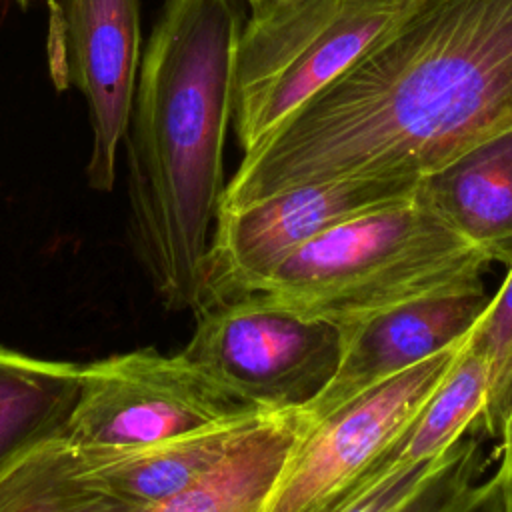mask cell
I'll return each mask as SVG.
<instances>
[{
    "label": "cell",
    "mask_w": 512,
    "mask_h": 512,
    "mask_svg": "<svg viewBox=\"0 0 512 512\" xmlns=\"http://www.w3.org/2000/svg\"><path fill=\"white\" fill-rule=\"evenodd\" d=\"M512 126V0H412L224 186L218 212L342 178L422 180Z\"/></svg>",
    "instance_id": "1"
},
{
    "label": "cell",
    "mask_w": 512,
    "mask_h": 512,
    "mask_svg": "<svg viewBox=\"0 0 512 512\" xmlns=\"http://www.w3.org/2000/svg\"><path fill=\"white\" fill-rule=\"evenodd\" d=\"M240 22L232 0H164L124 134L128 234L172 312L200 304L224 192Z\"/></svg>",
    "instance_id": "2"
},
{
    "label": "cell",
    "mask_w": 512,
    "mask_h": 512,
    "mask_svg": "<svg viewBox=\"0 0 512 512\" xmlns=\"http://www.w3.org/2000/svg\"><path fill=\"white\" fill-rule=\"evenodd\" d=\"M490 266L416 192L310 240L256 294L346 334L396 308L480 288Z\"/></svg>",
    "instance_id": "3"
},
{
    "label": "cell",
    "mask_w": 512,
    "mask_h": 512,
    "mask_svg": "<svg viewBox=\"0 0 512 512\" xmlns=\"http://www.w3.org/2000/svg\"><path fill=\"white\" fill-rule=\"evenodd\" d=\"M412 0H280L252 10L234 58L242 154L342 74Z\"/></svg>",
    "instance_id": "4"
},
{
    "label": "cell",
    "mask_w": 512,
    "mask_h": 512,
    "mask_svg": "<svg viewBox=\"0 0 512 512\" xmlns=\"http://www.w3.org/2000/svg\"><path fill=\"white\" fill-rule=\"evenodd\" d=\"M180 354L234 404L306 406L336 370L342 332L290 312L264 294L202 306Z\"/></svg>",
    "instance_id": "5"
},
{
    "label": "cell",
    "mask_w": 512,
    "mask_h": 512,
    "mask_svg": "<svg viewBox=\"0 0 512 512\" xmlns=\"http://www.w3.org/2000/svg\"><path fill=\"white\" fill-rule=\"evenodd\" d=\"M418 184L414 178H342L294 186L218 212L198 308L260 292L268 276L304 244L348 220L414 198Z\"/></svg>",
    "instance_id": "6"
},
{
    "label": "cell",
    "mask_w": 512,
    "mask_h": 512,
    "mask_svg": "<svg viewBox=\"0 0 512 512\" xmlns=\"http://www.w3.org/2000/svg\"><path fill=\"white\" fill-rule=\"evenodd\" d=\"M462 340L314 420L278 474L262 512L336 508L438 390Z\"/></svg>",
    "instance_id": "7"
},
{
    "label": "cell",
    "mask_w": 512,
    "mask_h": 512,
    "mask_svg": "<svg viewBox=\"0 0 512 512\" xmlns=\"http://www.w3.org/2000/svg\"><path fill=\"white\" fill-rule=\"evenodd\" d=\"M256 412L216 390L180 352L138 348L82 364L62 436L76 446L148 444Z\"/></svg>",
    "instance_id": "8"
},
{
    "label": "cell",
    "mask_w": 512,
    "mask_h": 512,
    "mask_svg": "<svg viewBox=\"0 0 512 512\" xmlns=\"http://www.w3.org/2000/svg\"><path fill=\"white\" fill-rule=\"evenodd\" d=\"M68 82L88 104V186L110 192L134 100L140 60V0H62Z\"/></svg>",
    "instance_id": "9"
},
{
    "label": "cell",
    "mask_w": 512,
    "mask_h": 512,
    "mask_svg": "<svg viewBox=\"0 0 512 512\" xmlns=\"http://www.w3.org/2000/svg\"><path fill=\"white\" fill-rule=\"evenodd\" d=\"M484 286L414 302L342 334L334 374L302 410L320 420L366 390L458 344L484 312Z\"/></svg>",
    "instance_id": "10"
},
{
    "label": "cell",
    "mask_w": 512,
    "mask_h": 512,
    "mask_svg": "<svg viewBox=\"0 0 512 512\" xmlns=\"http://www.w3.org/2000/svg\"><path fill=\"white\" fill-rule=\"evenodd\" d=\"M264 412H246L174 438L134 446H76L88 478L116 496L150 508L208 474Z\"/></svg>",
    "instance_id": "11"
},
{
    "label": "cell",
    "mask_w": 512,
    "mask_h": 512,
    "mask_svg": "<svg viewBox=\"0 0 512 512\" xmlns=\"http://www.w3.org/2000/svg\"><path fill=\"white\" fill-rule=\"evenodd\" d=\"M418 196L492 264H512V126L424 176Z\"/></svg>",
    "instance_id": "12"
},
{
    "label": "cell",
    "mask_w": 512,
    "mask_h": 512,
    "mask_svg": "<svg viewBox=\"0 0 512 512\" xmlns=\"http://www.w3.org/2000/svg\"><path fill=\"white\" fill-rule=\"evenodd\" d=\"M310 424L302 408L264 412L208 474L146 512H262L278 474Z\"/></svg>",
    "instance_id": "13"
},
{
    "label": "cell",
    "mask_w": 512,
    "mask_h": 512,
    "mask_svg": "<svg viewBox=\"0 0 512 512\" xmlns=\"http://www.w3.org/2000/svg\"><path fill=\"white\" fill-rule=\"evenodd\" d=\"M484 400L486 364L466 334L444 382L350 494L400 470L438 460L478 424Z\"/></svg>",
    "instance_id": "14"
},
{
    "label": "cell",
    "mask_w": 512,
    "mask_h": 512,
    "mask_svg": "<svg viewBox=\"0 0 512 512\" xmlns=\"http://www.w3.org/2000/svg\"><path fill=\"white\" fill-rule=\"evenodd\" d=\"M82 364L0 346V468L62 432L80 388Z\"/></svg>",
    "instance_id": "15"
},
{
    "label": "cell",
    "mask_w": 512,
    "mask_h": 512,
    "mask_svg": "<svg viewBox=\"0 0 512 512\" xmlns=\"http://www.w3.org/2000/svg\"><path fill=\"white\" fill-rule=\"evenodd\" d=\"M0 512H146L86 476L62 434L16 454L0 468Z\"/></svg>",
    "instance_id": "16"
},
{
    "label": "cell",
    "mask_w": 512,
    "mask_h": 512,
    "mask_svg": "<svg viewBox=\"0 0 512 512\" xmlns=\"http://www.w3.org/2000/svg\"><path fill=\"white\" fill-rule=\"evenodd\" d=\"M400 512H512V456L476 424Z\"/></svg>",
    "instance_id": "17"
},
{
    "label": "cell",
    "mask_w": 512,
    "mask_h": 512,
    "mask_svg": "<svg viewBox=\"0 0 512 512\" xmlns=\"http://www.w3.org/2000/svg\"><path fill=\"white\" fill-rule=\"evenodd\" d=\"M468 340L486 364V400L478 428L502 456H512V264Z\"/></svg>",
    "instance_id": "18"
},
{
    "label": "cell",
    "mask_w": 512,
    "mask_h": 512,
    "mask_svg": "<svg viewBox=\"0 0 512 512\" xmlns=\"http://www.w3.org/2000/svg\"><path fill=\"white\" fill-rule=\"evenodd\" d=\"M446 454H442L434 462L390 474V476L350 494L346 500H342L330 512H400L426 486V482L436 474V470L442 466Z\"/></svg>",
    "instance_id": "19"
},
{
    "label": "cell",
    "mask_w": 512,
    "mask_h": 512,
    "mask_svg": "<svg viewBox=\"0 0 512 512\" xmlns=\"http://www.w3.org/2000/svg\"><path fill=\"white\" fill-rule=\"evenodd\" d=\"M248 2H250L252 10H260V8H266V6L274 4V2H280V0H248Z\"/></svg>",
    "instance_id": "20"
},
{
    "label": "cell",
    "mask_w": 512,
    "mask_h": 512,
    "mask_svg": "<svg viewBox=\"0 0 512 512\" xmlns=\"http://www.w3.org/2000/svg\"><path fill=\"white\" fill-rule=\"evenodd\" d=\"M20 6H28V4H32V2H36V0H16Z\"/></svg>",
    "instance_id": "21"
}]
</instances>
